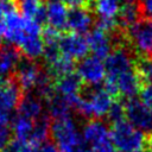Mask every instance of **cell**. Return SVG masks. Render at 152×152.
<instances>
[{
    "label": "cell",
    "mask_w": 152,
    "mask_h": 152,
    "mask_svg": "<svg viewBox=\"0 0 152 152\" xmlns=\"http://www.w3.org/2000/svg\"><path fill=\"white\" fill-rule=\"evenodd\" d=\"M53 87H55V91L57 94H59L64 97H69V96L80 95L84 84H83L81 77L77 75V72L74 71L68 75L55 78Z\"/></svg>",
    "instance_id": "obj_14"
},
{
    "label": "cell",
    "mask_w": 152,
    "mask_h": 152,
    "mask_svg": "<svg viewBox=\"0 0 152 152\" xmlns=\"http://www.w3.org/2000/svg\"><path fill=\"white\" fill-rule=\"evenodd\" d=\"M66 6L58 0H52L46 4V19L48 26L58 31L59 33L66 32Z\"/></svg>",
    "instance_id": "obj_13"
},
{
    "label": "cell",
    "mask_w": 152,
    "mask_h": 152,
    "mask_svg": "<svg viewBox=\"0 0 152 152\" xmlns=\"http://www.w3.org/2000/svg\"><path fill=\"white\" fill-rule=\"evenodd\" d=\"M139 100L150 109H152V83L141 86L139 90Z\"/></svg>",
    "instance_id": "obj_26"
},
{
    "label": "cell",
    "mask_w": 152,
    "mask_h": 152,
    "mask_svg": "<svg viewBox=\"0 0 152 152\" xmlns=\"http://www.w3.org/2000/svg\"><path fill=\"white\" fill-rule=\"evenodd\" d=\"M88 42L89 50L93 52V56L104 59L114 49L113 38L109 33L99 30L94 27L91 31L88 32V36L86 37Z\"/></svg>",
    "instance_id": "obj_10"
},
{
    "label": "cell",
    "mask_w": 152,
    "mask_h": 152,
    "mask_svg": "<svg viewBox=\"0 0 152 152\" xmlns=\"http://www.w3.org/2000/svg\"><path fill=\"white\" fill-rule=\"evenodd\" d=\"M125 4H129V2H138L139 0H124Z\"/></svg>",
    "instance_id": "obj_31"
},
{
    "label": "cell",
    "mask_w": 152,
    "mask_h": 152,
    "mask_svg": "<svg viewBox=\"0 0 152 152\" xmlns=\"http://www.w3.org/2000/svg\"><path fill=\"white\" fill-rule=\"evenodd\" d=\"M139 5L145 19H152V0H139Z\"/></svg>",
    "instance_id": "obj_28"
},
{
    "label": "cell",
    "mask_w": 152,
    "mask_h": 152,
    "mask_svg": "<svg viewBox=\"0 0 152 152\" xmlns=\"http://www.w3.org/2000/svg\"><path fill=\"white\" fill-rule=\"evenodd\" d=\"M23 57L19 49L12 44L0 48V78L5 80L13 75L17 64Z\"/></svg>",
    "instance_id": "obj_12"
},
{
    "label": "cell",
    "mask_w": 152,
    "mask_h": 152,
    "mask_svg": "<svg viewBox=\"0 0 152 152\" xmlns=\"http://www.w3.org/2000/svg\"><path fill=\"white\" fill-rule=\"evenodd\" d=\"M50 137L59 152H71L86 144L82 133L78 132L71 116L59 120H51Z\"/></svg>",
    "instance_id": "obj_2"
},
{
    "label": "cell",
    "mask_w": 152,
    "mask_h": 152,
    "mask_svg": "<svg viewBox=\"0 0 152 152\" xmlns=\"http://www.w3.org/2000/svg\"><path fill=\"white\" fill-rule=\"evenodd\" d=\"M82 137L91 150L110 140L109 128L101 120H89L83 126Z\"/></svg>",
    "instance_id": "obj_11"
},
{
    "label": "cell",
    "mask_w": 152,
    "mask_h": 152,
    "mask_svg": "<svg viewBox=\"0 0 152 152\" xmlns=\"http://www.w3.org/2000/svg\"><path fill=\"white\" fill-rule=\"evenodd\" d=\"M6 80V78H5ZM5 80H2V78H0V89H1V87H2V83H4V81Z\"/></svg>",
    "instance_id": "obj_32"
},
{
    "label": "cell",
    "mask_w": 152,
    "mask_h": 152,
    "mask_svg": "<svg viewBox=\"0 0 152 152\" xmlns=\"http://www.w3.org/2000/svg\"><path fill=\"white\" fill-rule=\"evenodd\" d=\"M58 48L62 56L72 59L74 62L81 61L89 52L87 38L83 34L74 32H63L58 38Z\"/></svg>",
    "instance_id": "obj_6"
},
{
    "label": "cell",
    "mask_w": 152,
    "mask_h": 152,
    "mask_svg": "<svg viewBox=\"0 0 152 152\" xmlns=\"http://www.w3.org/2000/svg\"><path fill=\"white\" fill-rule=\"evenodd\" d=\"M17 115L27 118L30 120H37L43 113V101L34 95H31L30 93H25L18 104L17 108Z\"/></svg>",
    "instance_id": "obj_15"
},
{
    "label": "cell",
    "mask_w": 152,
    "mask_h": 152,
    "mask_svg": "<svg viewBox=\"0 0 152 152\" xmlns=\"http://www.w3.org/2000/svg\"><path fill=\"white\" fill-rule=\"evenodd\" d=\"M37 150H38V147L32 146L28 142L12 139L7 144V146L2 150V152H37Z\"/></svg>",
    "instance_id": "obj_24"
},
{
    "label": "cell",
    "mask_w": 152,
    "mask_h": 152,
    "mask_svg": "<svg viewBox=\"0 0 152 152\" xmlns=\"http://www.w3.org/2000/svg\"><path fill=\"white\" fill-rule=\"evenodd\" d=\"M116 23L118 26L122 30H127L128 27L133 26L134 24L139 23L141 19H145L138 2H129V4H124L120 7V11L116 15Z\"/></svg>",
    "instance_id": "obj_16"
},
{
    "label": "cell",
    "mask_w": 152,
    "mask_h": 152,
    "mask_svg": "<svg viewBox=\"0 0 152 152\" xmlns=\"http://www.w3.org/2000/svg\"><path fill=\"white\" fill-rule=\"evenodd\" d=\"M120 7V0H91L90 2V11L100 18L115 19Z\"/></svg>",
    "instance_id": "obj_17"
},
{
    "label": "cell",
    "mask_w": 152,
    "mask_h": 152,
    "mask_svg": "<svg viewBox=\"0 0 152 152\" xmlns=\"http://www.w3.org/2000/svg\"><path fill=\"white\" fill-rule=\"evenodd\" d=\"M48 103V109H49V116L51 118V120H59V119H64L70 115L71 108L66 101V99L57 93H55V95L46 101Z\"/></svg>",
    "instance_id": "obj_18"
},
{
    "label": "cell",
    "mask_w": 152,
    "mask_h": 152,
    "mask_svg": "<svg viewBox=\"0 0 152 152\" xmlns=\"http://www.w3.org/2000/svg\"><path fill=\"white\" fill-rule=\"evenodd\" d=\"M12 140V133L7 125H0V152L7 146V144Z\"/></svg>",
    "instance_id": "obj_27"
},
{
    "label": "cell",
    "mask_w": 152,
    "mask_h": 152,
    "mask_svg": "<svg viewBox=\"0 0 152 152\" xmlns=\"http://www.w3.org/2000/svg\"><path fill=\"white\" fill-rule=\"evenodd\" d=\"M45 5L43 0H18V10L19 13L27 18V19H34L40 8Z\"/></svg>",
    "instance_id": "obj_22"
},
{
    "label": "cell",
    "mask_w": 152,
    "mask_h": 152,
    "mask_svg": "<svg viewBox=\"0 0 152 152\" xmlns=\"http://www.w3.org/2000/svg\"><path fill=\"white\" fill-rule=\"evenodd\" d=\"M106 116H107V120L110 122V125H115L125 120L126 118L125 116V103L121 100V97L114 99Z\"/></svg>",
    "instance_id": "obj_23"
},
{
    "label": "cell",
    "mask_w": 152,
    "mask_h": 152,
    "mask_svg": "<svg viewBox=\"0 0 152 152\" xmlns=\"http://www.w3.org/2000/svg\"><path fill=\"white\" fill-rule=\"evenodd\" d=\"M150 152H152V134L151 135H147V140H146V147Z\"/></svg>",
    "instance_id": "obj_30"
},
{
    "label": "cell",
    "mask_w": 152,
    "mask_h": 152,
    "mask_svg": "<svg viewBox=\"0 0 152 152\" xmlns=\"http://www.w3.org/2000/svg\"><path fill=\"white\" fill-rule=\"evenodd\" d=\"M125 116L128 122L146 135L152 134V109L146 107L139 99L125 100Z\"/></svg>",
    "instance_id": "obj_5"
},
{
    "label": "cell",
    "mask_w": 152,
    "mask_h": 152,
    "mask_svg": "<svg viewBox=\"0 0 152 152\" xmlns=\"http://www.w3.org/2000/svg\"><path fill=\"white\" fill-rule=\"evenodd\" d=\"M75 69H76V62H74L72 59L66 58V57L61 55V57L55 63H52L51 65H48L46 71L55 80L57 77H61V76L68 75L70 72H74Z\"/></svg>",
    "instance_id": "obj_21"
},
{
    "label": "cell",
    "mask_w": 152,
    "mask_h": 152,
    "mask_svg": "<svg viewBox=\"0 0 152 152\" xmlns=\"http://www.w3.org/2000/svg\"><path fill=\"white\" fill-rule=\"evenodd\" d=\"M12 131L14 134V139L28 142V140L32 135V131H33V120L17 115L13 119Z\"/></svg>",
    "instance_id": "obj_20"
},
{
    "label": "cell",
    "mask_w": 152,
    "mask_h": 152,
    "mask_svg": "<svg viewBox=\"0 0 152 152\" xmlns=\"http://www.w3.org/2000/svg\"><path fill=\"white\" fill-rule=\"evenodd\" d=\"M76 72L84 86H100L106 77L104 64L102 59L95 56H86L76 64Z\"/></svg>",
    "instance_id": "obj_7"
},
{
    "label": "cell",
    "mask_w": 152,
    "mask_h": 152,
    "mask_svg": "<svg viewBox=\"0 0 152 152\" xmlns=\"http://www.w3.org/2000/svg\"><path fill=\"white\" fill-rule=\"evenodd\" d=\"M0 37H1V33H0Z\"/></svg>",
    "instance_id": "obj_34"
},
{
    "label": "cell",
    "mask_w": 152,
    "mask_h": 152,
    "mask_svg": "<svg viewBox=\"0 0 152 152\" xmlns=\"http://www.w3.org/2000/svg\"><path fill=\"white\" fill-rule=\"evenodd\" d=\"M109 137L116 152H139L146 147L147 135L125 120L112 125Z\"/></svg>",
    "instance_id": "obj_1"
},
{
    "label": "cell",
    "mask_w": 152,
    "mask_h": 152,
    "mask_svg": "<svg viewBox=\"0 0 152 152\" xmlns=\"http://www.w3.org/2000/svg\"><path fill=\"white\" fill-rule=\"evenodd\" d=\"M95 21V15L91 11L84 7H72L66 14V31L83 34L88 33Z\"/></svg>",
    "instance_id": "obj_9"
},
{
    "label": "cell",
    "mask_w": 152,
    "mask_h": 152,
    "mask_svg": "<svg viewBox=\"0 0 152 152\" xmlns=\"http://www.w3.org/2000/svg\"><path fill=\"white\" fill-rule=\"evenodd\" d=\"M14 12H19L18 0H0V23H2L8 14Z\"/></svg>",
    "instance_id": "obj_25"
},
{
    "label": "cell",
    "mask_w": 152,
    "mask_h": 152,
    "mask_svg": "<svg viewBox=\"0 0 152 152\" xmlns=\"http://www.w3.org/2000/svg\"><path fill=\"white\" fill-rule=\"evenodd\" d=\"M139 152H150L147 148H144V150H141V151H139Z\"/></svg>",
    "instance_id": "obj_33"
},
{
    "label": "cell",
    "mask_w": 152,
    "mask_h": 152,
    "mask_svg": "<svg viewBox=\"0 0 152 152\" xmlns=\"http://www.w3.org/2000/svg\"><path fill=\"white\" fill-rule=\"evenodd\" d=\"M137 53L131 49L128 44L115 46L112 52L104 58V80L113 81L120 75L134 69V58Z\"/></svg>",
    "instance_id": "obj_3"
},
{
    "label": "cell",
    "mask_w": 152,
    "mask_h": 152,
    "mask_svg": "<svg viewBox=\"0 0 152 152\" xmlns=\"http://www.w3.org/2000/svg\"><path fill=\"white\" fill-rule=\"evenodd\" d=\"M127 43L137 55L152 57V19H141L126 30Z\"/></svg>",
    "instance_id": "obj_4"
},
{
    "label": "cell",
    "mask_w": 152,
    "mask_h": 152,
    "mask_svg": "<svg viewBox=\"0 0 152 152\" xmlns=\"http://www.w3.org/2000/svg\"><path fill=\"white\" fill-rule=\"evenodd\" d=\"M42 69L43 68L37 62L23 56L19 63L17 64V68L13 72V77L15 78L24 93H30V90L36 87Z\"/></svg>",
    "instance_id": "obj_8"
},
{
    "label": "cell",
    "mask_w": 152,
    "mask_h": 152,
    "mask_svg": "<svg viewBox=\"0 0 152 152\" xmlns=\"http://www.w3.org/2000/svg\"><path fill=\"white\" fill-rule=\"evenodd\" d=\"M50 1H52V0H50Z\"/></svg>",
    "instance_id": "obj_35"
},
{
    "label": "cell",
    "mask_w": 152,
    "mask_h": 152,
    "mask_svg": "<svg viewBox=\"0 0 152 152\" xmlns=\"http://www.w3.org/2000/svg\"><path fill=\"white\" fill-rule=\"evenodd\" d=\"M65 6H69L70 8L72 7H84L90 11V2L91 0H61Z\"/></svg>",
    "instance_id": "obj_29"
},
{
    "label": "cell",
    "mask_w": 152,
    "mask_h": 152,
    "mask_svg": "<svg viewBox=\"0 0 152 152\" xmlns=\"http://www.w3.org/2000/svg\"><path fill=\"white\" fill-rule=\"evenodd\" d=\"M134 71L142 86L152 83V57L137 55L134 58Z\"/></svg>",
    "instance_id": "obj_19"
}]
</instances>
